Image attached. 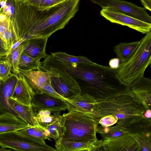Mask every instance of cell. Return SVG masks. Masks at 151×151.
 I'll list each match as a JSON object with an SVG mask.
<instances>
[{
    "mask_svg": "<svg viewBox=\"0 0 151 151\" xmlns=\"http://www.w3.org/2000/svg\"><path fill=\"white\" fill-rule=\"evenodd\" d=\"M75 78L87 84L93 89L114 90L126 88L118 77L116 69L93 62L80 66L64 68Z\"/></svg>",
    "mask_w": 151,
    "mask_h": 151,
    "instance_id": "6da1fadb",
    "label": "cell"
},
{
    "mask_svg": "<svg viewBox=\"0 0 151 151\" xmlns=\"http://www.w3.org/2000/svg\"><path fill=\"white\" fill-rule=\"evenodd\" d=\"M79 4V0H65L52 6L48 15L32 29L29 39L49 38L56 31L63 29L78 10Z\"/></svg>",
    "mask_w": 151,
    "mask_h": 151,
    "instance_id": "7a4b0ae2",
    "label": "cell"
},
{
    "mask_svg": "<svg viewBox=\"0 0 151 151\" xmlns=\"http://www.w3.org/2000/svg\"><path fill=\"white\" fill-rule=\"evenodd\" d=\"M140 40L136 51L127 62L120 63L116 69L122 82L129 86L136 79L144 76L145 70L151 64V31Z\"/></svg>",
    "mask_w": 151,
    "mask_h": 151,
    "instance_id": "3957f363",
    "label": "cell"
},
{
    "mask_svg": "<svg viewBox=\"0 0 151 151\" xmlns=\"http://www.w3.org/2000/svg\"><path fill=\"white\" fill-rule=\"evenodd\" d=\"M68 112L61 115L62 139L75 142L89 141L92 127L89 112L79 111L71 104Z\"/></svg>",
    "mask_w": 151,
    "mask_h": 151,
    "instance_id": "277c9868",
    "label": "cell"
},
{
    "mask_svg": "<svg viewBox=\"0 0 151 151\" xmlns=\"http://www.w3.org/2000/svg\"><path fill=\"white\" fill-rule=\"evenodd\" d=\"M0 146L19 151H56L45 142L34 139L18 131L0 133Z\"/></svg>",
    "mask_w": 151,
    "mask_h": 151,
    "instance_id": "5b68a950",
    "label": "cell"
},
{
    "mask_svg": "<svg viewBox=\"0 0 151 151\" xmlns=\"http://www.w3.org/2000/svg\"><path fill=\"white\" fill-rule=\"evenodd\" d=\"M40 70L52 73L50 77L52 87L66 100L81 94V90L75 78L65 69L55 67H40Z\"/></svg>",
    "mask_w": 151,
    "mask_h": 151,
    "instance_id": "8992f818",
    "label": "cell"
},
{
    "mask_svg": "<svg viewBox=\"0 0 151 151\" xmlns=\"http://www.w3.org/2000/svg\"><path fill=\"white\" fill-rule=\"evenodd\" d=\"M100 14L101 16L112 23L127 26L143 34L151 31V23L144 21L114 8H102Z\"/></svg>",
    "mask_w": 151,
    "mask_h": 151,
    "instance_id": "52a82bcc",
    "label": "cell"
},
{
    "mask_svg": "<svg viewBox=\"0 0 151 151\" xmlns=\"http://www.w3.org/2000/svg\"><path fill=\"white\" fill-rule=\"evenodd\" d=\"M102 8L111 7L130 14L144 21L151 23V17L144 7L132 3L121 0H90Z\"/></svg>",
    "mask_w": 151,
    "mask_h": 151,
    "instance_id": "ba28073f",
    "label": "cell"
},
{
    "mask_svg": "<svg viewBox=\"0 0 151 151\" xmlns=\"http://www.w3.org/2000/svg\"><path fill=\"white\" fill-rule=\"evenodd\" d=\"M70 103L47 95L45 93L35 94L31 106L34 110L47 109L60 112L67 109Z\"/></svg>",
    "mask_w": 151,
    "mask_h": 151,
    "instance_id": "9c48e42d",
    "label": "cell"
},
{
    "mask_svg": "<svg viewBox=\"0 0 151 151\" xmlns=\"http://www.w3.org/2000/svg\"><path fill=\"white\" fill-rule=\"evenodd\" d=\"M17 80V73H12L6 79L0 81V115L9 112L18 117L9 104V100L13 92Z\"/></svg>",
    "mask_w": 151,
    "mask_h": 151,
    "instance_id": "30bf717a",
    "label": "cell"
},
{
    "mask_svg": "<svg viewBox=\"0 0 151 151\" xmlns=\"http://www.w3.org/2000/svg\"><path fill=\"white\" fill-rule=\"evenodd\" d=\"M17 73L23 76L32 88L35 94L42 93V89L50 80L52 73L40 69L24 70L17 68Z\"/></svg>",
    "mask_w": 151,
    "mask_h": 151,
    "instance_id": "8fae6325",
    "label": "cell"
},
{
    "mask_svg": "<svg viewBox=\"0 0 151 151\" xmlns=\"http://www.w3.org/2000/svg\"><path fill=\"white\" fill-rule=\"evenodd\" d=\"M48 38L38 37L25 40L21 44L23 46V52L38 61L45 58L47 55L45 50Z\"/></svg>",
    "mask_w": 151,
    "mask_h": 151,
    "instance_id": "7c38bea8",
    "label": "cell"
},
{
    "mask_svg": "<svg viewBox=\"0 0 151 151\" xmlns=\"http://www.w3.org/2000/svg\"><path fill=\"white\" fill-rule=\"evenodd\" d=\"M17 74V81L10 98L21 104L31 106L34 93L25 78L18 73Z\"/></svg>",
    "mask_w": 151,
    "mask_h": 151,
    "instance_id": "4fadbf2b",
    "label": "cell"
},
{
    "mask_svg": "<svg viewBox=\"0 0 151 151\" xmlns=\"http://www.w3.org/2000/svg\"><path fill=\"white\" fill-rule=\"evenodd\" d=\"M9 104L18 117L30 126L38 125L34 110L31 106L23 104L9 98Z\"/></svg>",
    "mask_w": 151,
    "mask_h": 151,
    "instance_id": "5bb4252c",
    "label": "cell"
},
{
    "mask_svg": "<svg viewBox=\"0 0 151 151\" xmlns=\"http://www.w3.org/2000/svg\"><path fill=\"white\" fill-rule=\"evenodd\" d=\"M30 126L13 113L7 112L0 115V133L18 131Z\"/></svg>",
    "mask_w": 151,
    "mask_h": 151,
    "instance_id": "9a60e30c",
    "label": "cell"
},
{
    "mask_svg": "<svg viewBox=\"0 0 151 151\" xmlns=\"http://www.w3.org/2000/svg\"><path fill=\"white\" fill-rule=\"evenodd\" d=\"M140 43V40L129 42H120L114 46V52L120 63L129 60L134 54Z\"/></svg>",
    "mask_w": 151,
    "mask_h": 151,
    "instance_id": "2e32d148",
    "label": "cell"
},
{
    "mask_svg": "<svg viewBox=\"0 0 151 151\" xmlns=\"http://www.w3.org/2000/svg\"><path fill=\"white\" fill-rule=\"evenodd\" d=\"M34 110L38 125L45 129L58 120L61 116L59 111L43 109Z\"/></svg>",
    "mask_w": 151,
    "mask_h": 151,
    "instance_id": "e0dca14e",
    "label": "cell"
},
{
    "mask_svg": "<svg viewBox=\"0 0 151 151\" xmlns=\"http://www.w3.org/2000/svg\"><path fill=\"white\" fill-rule=\"evenodd\" d=\"M90 143L87 142H75L61 139L55 143V150L57 151H81L88 150Z\"/></svg>",
    "mask_w": 151,
    "mask_h": 151,
    "instance_id": "ac0fdd59",
    "label": "cell"
},
{
    "mask_svg": "<svg viewBox=\"0 0 151 151\" xmlns=\"http://www.w3.org/2000/svg\"><path fill=\"white\" fill-rule=\"evenodd\" d=\"M18 131L32 138L39 141L45 142V140L52 141L47 129L39 125L30 126Z\"/></svg>",
    "mask_w": 151,
    "mask_h": 151,
    "instance_id": "d6986e66",
    "label": "cell"
},
{
    "mask_svg": "<svg viewBox=\"0 0 151 151\" xmlns=\"http://www.w3.org/2000/svg\"><path fill=\"white\" fill-rule=\"evenodd\" d=\"M51 55L59 60L66 63L75 64L77 65L78 66L93 62L86 57L73 56L68 54L65 52H51Z\"/></svg>",
    "mask_w": 151,
    "mask_h": 151,
    "instance_id": "ffe728a7",
    "label": "cell"
},
{
    "mask_svg": "<svg viewBox=\"0 0 151 151\" xmlns=\"http://www.w3.org/2000/svg\"><path fill=\"white\" fill-rule=\"evenodd\" d=\"M41 65L40 61L37 60L22 52L19 59L18 68L24 70H38L40 69Z\"/></svg>",
    "mask_w": 151,
    "mask_h": 151,
    "instance_id": "44dd1931",
    "label": "cell"
},
{
    "mask_svg": "<svg viewBox=\"0 0 151 151\" xmlns=\"http://www.w3.org/2000/svg\"><path fill=\"white\" fill-rule=\"evenodd\" d=\"M61 116L53 124L48 126L45 129L48 131L50 137L53 139L55 143L62 139V131L61 125Z\"/></svg>",
    "mask_w": 151,
    "mask_h": 151,
    "instance_id": "7402d4cb",
    "label": "cell"
},
{
    "mask_svg": "<svg viewBox=\"0 0 151 151\" xmlns=\"http://www.w3.org/2000/svg\"><path fill=\"white\" fill-rule=\"evenodd\" d=\"M23 45L21 44L12 52L8 54L6 59L11 63L13 73L17 74L18 63L20 56L23 52Z\"/></svg>",
    "mask_w": 151,
    "mask_h": 151,
    "instance_id": "603a6c76",
    "label": "cell"
},
{
    "mask_svg": "<svg viewBox=\"0 0 151 151\" xmlns=\"http://www.w3.org/2000/svg\"><path fill=\"white\" fill-rule=\"evenodd\" d=\"M29 4L40 9H47L61 3L65 0H25Z\"/></svg>",
    "mask_w": 151,
    "mask_h": 151,
    "instance_id": "cb8c5ba5",
    "label": "cell"
},
{
    "mask_svg": "<svg viewBox=\"0 0 151 151\" xmlns=\"http://www.w3.org/2000/svg\"><path fill=\"white\" fill-rule=\"evenodd\" d=\"M0 37L4 41L9 51L12 45L17 42L11 24L9 29L3 33Z\"/></svg>",
    "mask_w": 151,
    "mask_h": 151,
    "instance_id": "d4e9b609",
    "label": "cell"
},
{
    "mask_svg": "<svg viewBox=\"0 0 151 151\" xmlns=\"http://www.w3.org/2000/svg\"><path fill=\"white\" fill-rule=\"evenodd\" d=\"M12 66L9 61L6 58L3 60L0 70V78L4 80L7 78L12 74Z\"/></svg>",
    "mask_w": 151,
    "mask_h": 151,
    "instance_id": "484cf974",
    "label": "cell"
},
{
    "mask_svg": "<svg viewBox=\"0 0 151 151\" xmlns=\"http://www.w3.org/2000/svg\"><path fill=\"white\" fill-rule=\"evenodd\" d=\"M41 91L42 93L65 101H68L65 98L59 94L51 86L50 80L44 86Z\"/></svg>",
    "mask_w": 151,
    "mask_h": 151,
    "instance_id": "4316f807",
    "label": "cell"
},
{
    "mask_svg": "<svg viewBox=\"0 0 151 151\" xmlns=\"http://www.w3.org/2000/svg\"><path fill=\"white\" fill-rule=\"evenodd\" d=\"M6 5L3 9L1 8V12L10 18L14 15L15 9L14 0H6Z\"/></svg>",
    "mask_w": 151,
    "mask_h": 151,
    "instance_id": "83f0119b",
    "label": "cell"
},
{
    "mask_svg": "<svg viewBox=\"0 0 151 151\" xmlns=\"http://www.w3.org/2000/svg\"><path fill=\"white\" fill-rule=\"evenodd\" d=\"M116 119L112 116H108L102 118L100 121V123L103 126H108L114 124Z\"/></svg>",
    "mask_w": 151,
    "mask_h": 151,
    "instance_id": "f1b7e54d",
    "label": "cell"
},
{
    "mask_svg": "<svg viewBox=\"0 0 151 151\" xmlns=\"http://www.w3.org/2000/svg\"><path fill=\"white\" fill-rule=\"evenodd\" d=\"M8 52L4 43L0 37V60L5 59Z\"/></svg>",
    "mask_w": 151,
    "mask_h": 151,
    "instance_id": "f546056e",
    "label": "cell"
},
{
    "mask_svg": "<svg viewBox=\"0 0 151 151\" xmlns=\"http://www.w3.org/2000/svg\"><path fill=\"white\" fill-rule=\"evenodd\" d=\"M10 26V19L9 17H7L5 20L0 22V36L9 29Z\"/></svg>",
    "mask_w": 151,
    "mask_h": 151,
    "instance_id": "4dcf8cb0",
    "label": "cell"
},
{
    "mask_svg": "<svg viewBox=\"0 0 151 151\" xmlns=\"http://www.w3.org/2000/svg\"><path fill=\"white\" fill-rule=\"evenodd\" d=\"M120 63V61L118 58L111 59L109 62V67L114 69H117Z\"/></svg>",
    "mask_w": 151,
    "mask_h": 151,
    "instance_id": "1f68e13d",
    "label": "cell"
},
{
    "mask_svg": "<svg viewBox=\"0 0 151 151\" xmlns=\"http://www.w3.org/2000/svg\"><path fill=\"white\" fill-rule=\"evenodd\" d=\"M146 9L151 11V0H140Z\"/></svg>",
    "mask_w": 151,
    "mask_h": 151,
    "instance_id": "d6a6232c",
    "label": "cell"
},
{
    "mask_svg": "<svg viewBox=\"0 0 151 151\" xmlns=\"http://www.w3.org/2000/svg\"><path fill=\"white\" fill-rule=\"evenodd\" d=\"M24 41V40H19L17 41L14 44L12 45L11 48L9 50L7 55L9 53H10L11 52H12L13 50H14V49L16 48L18 46L20 45Z\"/></svg>",
    "mask_w": 151,
    "mask_h": 151,
    "instance_id": "836d02e7",
    "label": "cell"
},
{
    "mask_svg": "<svg viewBox=\"0 0 151 151\" xmlns=\"http://www.w3.org/2000/svg\"><path fill=\"white\" fill-rule=\"evenodd\" d=\"M145 116L147 118H150L151 116V112L150 110H147L145 114Z\"/></svg>",
    "mask_w": 151,
    "mask_h": 151,
    "instance_id": "e575fe53",
    "label": "cell"
},
{
    "mask_svg": "<svg viewBox=\"0 0 151 151\" xmlns=\"http://www.w3.org/2000/svg\"><path fill=\"white\" fill-rule=\"evenodd\" d=\"M116 117L118 118H123L124 117V115L123 114H118L116 115Z\"/></svg>",
    "mask_w": 151,
    "mask_h": 151,
    "instance_id": "d590c367",
    "label": "cell"
},
{
    "mask_svg": "<svg viewBox=\"0 0 151 151\" xmlns=\"http://www.w3.org/2000/svg\"><path fill=\"white\" fill-rule=\"evenodd\" d=\"M121 134L119 132H117L115 133V134L114 135V136H119Z\"/></svg>",
    "mask_w": 151,
    "mask_h": 151,
    "instance_id": "8d00e7d4",
    "label": "cell"
},
{
    "mask_svg": "<svg viewBox=\"0 0 151 151\" xmlns=\"http://www.w3.org/2000/svg\"><path fill=\"white\" fill-rule=\"evenodd\" d=\"M3 60H0V69H1V65L2 63L3 62Z\"/></svg>",
    "mask_w": 151,
    "mask_h": 151,
    "instance_id": "74e56055",
    "label": "cell"
},
{
    "mask_svg": "<svg viewBox=\"0 0 151 151\" xmlns=\"http://www.w3.org/2000/svg\"><path fill=\"white\" fill-rule=\"evenodd\" d=\"M1 7L0 8V14L1 13Z\"/></svg>",
    "mask_w": 151,
    "mask_h": 151,
    "instance_id": "f35d334b",
    "label": "cell"
},
{
    "mask_svg": "<svg viewBox=\"0 0 151 151\" xmlns=\"http://www.w3.org/2000/svg\"><path fill=\"white\" fill-rule=\"evenodd\" d=\"M6 0H0V3H1V2L2 1H5Z\"/></svg>",
    "mask_w": 151,
    "mask_h": 151,
    "instance_id": "ab89813d",
    "label": "cell"
},
{
    "mask_svg": "<svg viewBox=\"0 0 151 151\" xmlns=\"http://www.w3.org/2000/svg\"><path fill=\"white\" fill-rule=\"evenodd\" d=\"M1 80V79H0V81Z\"/></svg>",
    "mask_w": 151,
    "mask_h": 151,
    "instance_id": "60d3db41",
    "label": "cell"
}]
</instances>
